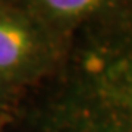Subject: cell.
Returning a JSON list of instances; mask_svg holds the SVG:
<instances>
[{
  "label": "cell",
  "instance_id": "6da1fadb",
  "mask_svg": "<svg viewBox=\"0 0 132 132\" xmlns=\"http://www.w3.org/2000/svg\"><path fill=\"white\" fill-rule=\"evenodd\" d=\"M82 93L88 132H132V32L88 56Z\"/></svg>",
  "mask_w": 132,
  "mask_h": 132
},
{
  "label": "cell",
  "instance_id": "3957f363",
  "mask_svg": "<svg viewBox=\"0 0 132 132\" xmlns=\"http://www.w3.org/2000/svg\"><path fill=\"white\" fill-rule=\"evenodd\" d=\"M35 5L37 6H31V10L41 18L50 29H54V27L66 29V27H73L113 6L112 3L98 0H47Z\"/></svg>",
  "mask_w": 132,
  "mask_h": 132
},
{
  "label": "cell",
  "instance_id": "7a4b0ae2",
  "mask_svg": "<svg viewBox=\"0 0 132 132\" xmlns=\"http://www.w3.org/2000/svg\"><path fill=\"white\" fill-rule=\"evenodd\" d=\"M53 29L32 10L0 6V81L40 75L53 60Z\"/></svg>",
  "mask_w": 132,
  "mask_h": 132
}]
</instances>
